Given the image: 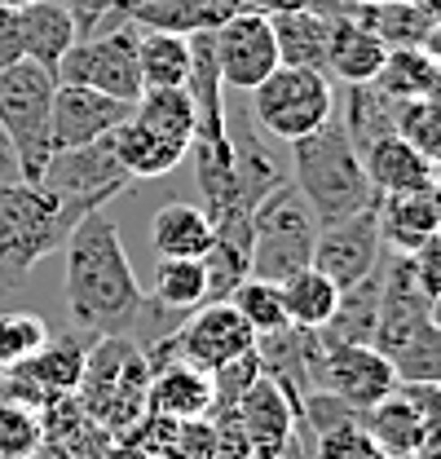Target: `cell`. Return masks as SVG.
Here are the masks:
<instances>
[{
    "mask_svg": "<svg viewBox=\"0 0 441 459\" xmlns=\"http://www.w3.org/2000/svg\"><path fill=\"white\" fill-rule=\"evenodd\" d=\"M66 309L71 327L89 336H124L142 309L146 291L133 274V261L119 243V226L107 208L89 212L66 234Z\"/></svg>",
    "mask_w": 441,
    "mask_h": 459,
    "instance_id": "1",
    "label": "cell"
},
{
    "mask_svg": "<svg viewBox=\"0 0 441 459\" xmlns=\"http://www.w3.org/2000/svg\"><path fill=\"white\" fill-rule=\"evenodd\" d=\"M291 169H296V190L309 204L318 226L353 217V212L380 204V195L367 181L358 146L349 142V133H344V124L335 115L318 133L291 142Z\"/></svg>",
    "mask_w": 441,
    "mask_h": 459,
    "instance_id": "2",
    "label": "cell"
},
{
    "mask_svg": "<svg viewBox=\"0 0 441 459\" xmlns=\"http://www.w3.org/2000/svg\"><path fill=\"white\" fill-rule=\"evenodd\" d=\"M84 217L71 212L49 186H4L0 190V274L4 283H22L31 265L66 243V234Z\"/></svg>",
    "mask_w": 441,
    "mask_h": 459,
    "instance_id": "3",
    "label": "cell"
},
{
    "mask_svg": "<svg viewBox=\"0 0 441 459\" xmlns=\"http://www.w3.org/2000/svg\"><path fill=\"white\" fill-rule=\"evenodd\" d=\"M146 389H151L146 353L128 336H98L89 349L75 402L107 433H128L133 424L146 420Z\"/></svg>",
    "mask_w": 441,
    "mask_h": 459,
    "instance_id": "4",
    "label": "cell"
},
{
    "mask_svg": "<svg viewBox=\"0 0 441 459\" xmlns=\"http://www.w3.org/2000/svg\"><path fill=\"white\" fill-rule=\"evenodd\" d=\"M54 89L57 75L49 66L31 62V57H18V62H9L0 71V128L13 142L22 181H31V186H40L45 164L54 155V146H49Z\"/></svg>",
    "mask_w": 441,
    "mask_h": 459,
    "instance_id": "5",
    "label": "cell"
},
{
    "mask_svg": "<svg viewBox=\"0 0 441 459\" xmlns=\"http://www.w3.org/2000/svg\"><path fill=\"white\" fill-rule=\"evenodd\" d=\"M314 238H318V221L309 212V204L300 199L296 186H274L256 212H252V234H247V265L256 279L282 283L296 270L314 265Z\"/></svg>",
    "mask_w": 441,
    "mask_h": 459,
    "instance_id": "6",
    "label": "cell"
},
{
    "mask_svg": "<svg viewBox=\"0 0 441 459\" xmlns=\"http://www.w3.org/2000/svg\"><path fill=\"white\" fill-rule=\"evenodd\" d=\"M331 115H335V89L327 71H305V66H274L252 89L247 107V119H256V128H265L287 146L318 133Z\"/></svg>",
    "mask_w": 441,
    "mask_h": 459,
    "instance_id": "7",
    "label": "cell"
},
{
    "mask_svg": "<svg viewBox=\"0 0 441 459\" xmlns=\"http://www.w3.org/2000/svg\"><path fill=\"white\" fill-rule=\"evenodd\" d=\"M57 84H80V89H98L119 102H137L142 98V66H137V22L119 13L115 27H98L89 36H80L62 62H57Z\"/></svg>",
    "mask_w": 441,
    "mask_h": 459,
    "instance_id": "8",
    "label": "cell"
},
{
    "mask_svg": "<svg viewBox=\"0 0 441 459\" xmlns=\"http://www.w3.org/2000/svg\"><path fill=\"white\" fill-rule=\"evenodd\" d=\"M252 349H256V332L238 318V309L229 300H203L199 309H190V318L164 344L146 349V362L177 358V362H186L203 376H217L220 367L238 362Z\"/></svg>",
    "mask_w": 441,
    "mask_h": 459,
    "instance_id": "9",
    "label": "cell"
},
{
    "mask_svg": "<svg viewBox=\"0 0 441 459\" xmlns=\"http://www.w3.org/2000/svg\"><path fill=\"white\" fill-rule=\"evenodd\" d=\"M40 186H49L71 212L89 217V212L107 208L115 195H124V190L133 186V177H128L124 164L115 160V151H110V133H107V137H98V142H89V146L54 151L49 164H45Z\"/></svg>",
    "mask_w": 441,
    "mask_h": 459,
    "instance_id": "10",
    "label": "cell"
},
{
    "mask_svg": "<svg viewBox=\"0 0 441 459\" xmlns=\"http://www.w3.org/2000/svg\"><path fill=\"white\" fill-rule=\"evenodd\" d=\"M385 261V238H380V217H376V204L353 212V217H340L318 226L314 238V270L327 274L335 287L362 283L367 274H376Z\"/></svg>",
    "mask_w": 441,
    "mask_h": 459,
    "instance_id": "11",
    "label": "cell"
},
{
    "mask_svg": "<svg viewBox=\"0 0 441 459\" xmlns=\"http://www.w3.org/2000/svg\"><path fill=\"white\" fill-rule=\"evenodd\" d=\"M212 49H217V71H220V80H225V89L252 93L278 66V45H274L270 13L234 9L217 31H212Z\"/></svg>",
    "mask_w": 441,
    "mask_h": 459,
    "instance_id": "12",
    "label": "cell"
},
{
    "mask_svg": "<svg viewBox=\"0 0 441 459\" xmlns=\"http://www.w3.org/2000/svg\"><path fill=\"white\" fill-rule=\"evenodd\" d=\"M318 385L353 411H371L397 394V371L376 344H327L323 341V371Z\"/></svg>",
    "mask_w": 441,
    "mask_h": 459,
    "instance_id": "13",
    "label": "cell"
},
{
    "mask_svg": "<svg viewBox=\"0 0 441 459\" xmlns=\"http://www.w3.org/2000/svg\"><path fill=\"white\" fill-rule=\"evenodd\" d=\"M133 111V102H119L98 89H80V84H57L54 89V115H49V146L71 151V146H89L98 137L115 133Z\"/></svg>",
    "mask_w": 441,
    "mask_h": 459,
    "instance_id": "14",
    "label": "cell"
},
{
    "mask_svg": "<svg viewBox=\"0 0 441 459\" xmlns=\"http://www.w3.org/2000/svg\"><path fill=\"white\" fill-rule=\"evenodd\" d=\"M376 217H380L385 252L411 256L433 234H441V190L437 186H419V190H402V195H380Z\"/></svg>",
    "mask_w": 441,
    "mask_h": 459,
    "instance_id": "15",
    "label": "cell"
},
{
    "mask_svg": "<svg viewBox=\"0 0 441 459\" xmlns=\"http://www.w3.org/2000/svg\"><path fill=\"white\" fill-rule=\"evenodd\" d=\"M146 415L177 420V424L212 415V376H203L177 358H155L151 389H146Z\"/></svg>",
    "mask_w": 441,
    "mask_h": 459,
    "instance_id": "16",
    "label": "cell"
},
{
    "mask_svg": "<svg viewBox=\"0 0 441 459\" xmlns=\"http://www.w3.org/2000/svg\"><path fill=\"white\" fill-rule=\"evenodd\" d=\"M40 420H45V451L54 459H115V437L84 415L75 394L49 398L40 406Z\"/></svg>",
    "mask_w": 441,
    "mask_h": 459,
    "instance_id": "17",
    "label": "cell"
},
{
    "mask_svg": "<svg viewBox=\"0 0 441 459\" xmlns=\"http://www.w3.org/2000/svg\"><path fill=\"white\" fill-rule=\"evenodd\" d=\"M98 336L89 332H62V336H49L40 353H31L27 362L9 367L18 371L27 385H36L45 398H62V394H75L80 389V376H84V362H89V349H93Z\"/></svg>",
    "mask_w": 441,
    "mask_h": 459,
    "instance_id": "18",
    "label": "cell"
},
{
    "mask_svg": "<svg viewBox=\"0 0 441 459\" xmlns=\"http://www.w3.org/2000/svg\"><path fill=\"white\" fill-rule=\"evenodd\" d=\"M234 420H238V429H243V437H247V451H252V446H270V442L291 437L296 424H300V406L261 371V376L238 394Z\"/></svg>",
    "mask_w": 441,
    "mask_h": 459,
    "instance_id": "19",
    "label": "cell"
},
{
    "mask_svg": "<svg viewBox=\"0 0 441 459\" xmlns=\"http://www.w3.org/2000/svg\"><path fill=\"white\" fill-rule=\"evenodd\" d=\"M278 45V66H305V71H327V36H331V13L318 4H300V9H282L270 13Z\"/></svg>",
    "mask_w": 441,
    "mask_h": 459,
    "instance_id": "20",
    "label": "cell"
},
{
    "mask_svg": "<svg viewBox=\"0 0 441 459\" xmlns=\"http://www.w3.org/2000/svg\"><path fill=\"white\" fill-rule=\"evenodd\" d=\"M380 300H385V261L376 274H367L362 283L340 287L335 314L327 318V327L318 332V341L327 344H371L376 323H380Z\"/></svg>",
    "mask_w": 441,
    "mask_h": 459,
    "instance_id": "21",
    "label": "cell"
},
{
    "mask_svg": "<svg viewBox=\"0 0 441 459\" xmlns=\"http://www.w3.org/2000/svg\"><path fill=\"white\" fill-rule=\"evenodd\" d=\"M362 169H367V181L376 195H402V190L433 186V164L415 146H406L397 133H388L362 151Z\"/></svg>",
    "mask_w": 441,
    "mask_h": 459,
    "instance_id": "22",
    "label": "cell"
},
{
    "mask_svg": "<svg viewBox=\"0 0 441 459\" xmlns=\"http://www.w3.org/2000/svg\"><path fill=\"white\" fill-rule=\"evenodd\" d=\"M110 151H115V160L124 164V172H128L133 181L168 177L172 169H181V160L190 155V151H181L177 142H168L160 133H151L146 124H137L133 115L110 133Z\"/></svg>",
    "mask_w": 441,
    "mask_h": 459,
    "instance_id": "23",
    "label": "cell"
},
{
    "mask_svg": "<svg viewBox=\"0 0 441 459\" xmlns=\"http://www.w3.org/2000/svg\"><path fill=\"white\" fill-rule=\"evenodd\" d=\"M18 31H22V57L40 62L57 71L62 54L80 40L71 13L57 4V0H31V4H18Z\"/></svg>",
    "mask_w": 441,
    "mask_h": 459,
    "instance_id": "24",
    "label": "cell"
},
{
    "mask_svg": "<svg viewBox=\"0 0 441 459\" xmlns=\"http://www.w3.org/2000/svg\"><path fill=\"white\" fill-rule=\"evenodd\" d=\"M151 243H155L160 256L203 261L208 247L217 243V230H212V221H208L203 208L172 199V204H164V208L155 212V221H151Z\"/></svg>",
    "mask_w": 441,
    "mask_h": 459,
    "instance_id": "25",
    "label": "cell"
},
{
    "mask_svg": "<svg viewBox=\"0 0 441 459\" xmlns=\"http://www.w3.org/2000/svg\"><path fill=\"white\" fill-rule=\"evenodd\" d=\"M234 9H238V0H151V4H133L119 13L133 18L137 27H151V31L199 36V31H217Z\"/></svg>",
    "mask_w": 441,
    "mask_h": 459,
    "instance_id": "26",
    "label": "cell"
},
{
    "mask_svg": "<svg viewBox=\"0 0 441 459\" xmlns=\"http://www.w3.org/2000/svg\"><path fill=\"white\" fill-rule=\"evenodd\" d=\"M397 107L402 102L388 98L376 80L371 84H344V115H340V124H344L349 142L358 146V155L371 142H380V137H388L397 128Z\"/></svg>",
    "mask_w": 441,
    "mask_h": 459,
    "instance_id": "27",
    "label": "cell"
},
{
    "mask_svg": "<svg viewBox=\"0 0 441 459\" xmlns=\"http://www.w3.org/2000/svg\"><path fill=\"white\" fill-rule=\"evenodd\" d=\"M349 9L367 31H376L385 40L388 49H419L424 36L437 22L424 0H411V4H349Z\"/></svg>",
    "mask_w": 441,
    "mask_h": 459,
    "instance_id": "28",
    "label": "cell"
},
{
    "mask_svg": "<svg viewBox=\"0 0 441 459\" xmlns=\"http://www.w3.org/2000/svg\"><path fill=\"white\" fill-rule=\"evenodd\" d=\"M278 291H282L287 323L291 327H305V332H323L327 318L335 314V300H340V287L331 283L327 274H318L314 265L309 270H296L291 279H282Z\"/></svg>",
    "mask_w": 441,
    "mask_h": 459,
    "instance_id": "29",
    "label": "cell"
},
{
    "mask_svg": "<svg viewBox=\"0 0 441 459\" xmlns=\"http://www.w3.org/2000/svg\"><path fill=\"white\" fill-rule=\"evenodd\" d=\"M137 66H142V89H181L190 71V40L137 27Z\"/></svg>",
    "mask_w": 441,
    "mask_h": 459,
    "instance_id": "30",
    "label": "cell"
},
{
    "mask_svg": "<svg viewBox=\"0 0 441 459\" xmlns=\"http://www.w3.org/2000/svg\"><path fill=\"white\" fill-rule=\"evenodd\" d=\"M128 115L137 124H146L151 133L177 142L181 151L195 146V102L186 89H142V98L133 102Z\"/></svg>",
    "mask_w": 441,
    "mask_h": 459,
    "instance_id": "31",
    "label": "cell"
},
{
    "mask_svg": "<svg viewBox=\"0 0 441 459\" xmlns=\"http://www.w3.org/2000/svg\"><path fill=\"white\" fill-rule=\"evenodd\" d=\"M367 433H371V442L388 459H411L415 446H419V437H424V420H419V411L402 398V389H397L393 398H385L380 406L367 411Z\"/></svg>",
    "mask_w": 441,
    "mask_h": 459,
    "instance_id": "32",
    "label": "cell"
},
{
    "mask_svg": "<svg viewBox=\"0 0 441 459\" xmlns=\"http://www.w3.org/2000/svg\"><path fill=\"white\" fill-rule=\"evenodd\" d=\"M151 300L168 309V314H190L208 300V283H203V261H177V256H160L155 279H151Z\"/></svg>",
    "mask_w": 441,
    "mask_h": 459,
    "instance_id": "33",
    "label": "cell"
},
{
    "mask_svg": "<svg viewBox=\"0 0 441 459\" xmlns=\"http://www.w3.org/2000/svg\"><path fill=\"white\" fill-rule=\"evenodd\" d=\"M229 305L238 309V318H243L256 336H274L282 327H291V323H287V309H282V291H278V283H270V279L247 274L243 283L229 291Z\"/></svg>",
    "mask_w": 441,
    "mask_h": 459,
    "instance_id": "34",
    "label": "cell"
},
{
    "mask_svg": "<svg viewBox=\"0 0 441 459\" xmlns=\"http://www.w3.org/2000/svg\"><path fill=\"white\" fill-rule=\"evenodd\" d=\"M437 66L441 62H433L424 49H388L385 66H380V75H376V84L385 89L388 98H397V102H415V98L428 93Z\"/></svg>",
    "mask_w": 441,
    "mask_h": 459,
    "instance_id": "35",
    "label": "cell"
},
{
    "mask_svg": "<svg viewBox=\"0 0 441 459\" xmlns=\"http://www.w3.org/2000/svg\"><path fill=\"white\" fill-rule=\"evenodd\" d=\"M45 451V420L31 402H0V459H36Z\"/></svg>",
    "mask_w": 441,
    "mask_h": 459,
    "instance_id": "36",
    "label": "cell"
},
{
    "mask_svg": "<svg viewBox=\"0 0 441 459\" xmlns=\"http://www.w3.org/2000/svg\"><path fill=\"white\" fill-rule=\"evenodd\" d=\"M49 336L54 332L40 314H0V371L27 362L31 353H40Z\"/></svg>",
    "mask_w": 441,
    "mask_h": 459,
    "instance_id": "37",
    "label": "cell"
},
{
    "mask_svg": "<svg viewBox=\"0 0 441 459\" xmlns=\"http://www.w3.org/2000/svg\"><path fill=\"white\" fill-rule=\"evenodd\" d=\"M406 146H415L428 164L441 160V107L415 98V102H402L397 107V128H393Z\"/></svg>",
    "mask_w": 441,
    "mask_h": 459,
    "instance_id": "38",
    "label": "cell"
},
{
    "mask_svg": "<svg viewBox=\"0 0 441 459\" xmlns=\"http://www.w3.org/2000/svg\"><path fill=\"white\" fill-rule=\"evenodd\" d=\"M252 274L247 265V247L217 238L203 256V283H208V300H229V291Z\"/></svg>",
    "mask_w": 441,
    "mask_h": 459,
    "instance_id": "39",
    "label": "cell"
},
{
    "mask_svg": "<svg viewBox=\"0 0 441 459\" xmlns=\"http://www.w3.org/2000/svg\"><path fill=\"white\" fill-rule=\"evenodd\" d=\"M318 446H323V459H388L371 442L367 424H358V415L344 420V424H335V429H327V433H318Z\"/></svg>",
    "mask_w": 441,
    "mask_h": 459,
    "instance_id": "40",
    "label": "cell"
},
{
    "mask_svg": "<svg viewBox=\"0 0 441 459\" xmlns=\"http://www.w3.org/2000/svg\"><path fill=\"white\" fill-rule=\"evenodd\" d=\"M406 270H411V279L419 287V296L433 305L441 296V234H433L424 247H415V252L406 256Z\"/></svg>",
    "mask_w": 441,
    "mask_h": 459,
    "instance_id": "41",
    "label": "cell"
},
{
    "mask_svg": "<svg viewBox=\"0 0 441 459\" xmlns=\"http://www.w3.org/2000/svg\"><path fill=\"white\" fill-rule=\"evenodd\" d=\"M57 4L71 13V22H75V31H80V36L98 31L110 13H119V0H57Z\"/></svg>",
    "mask_w": 441,
    "mask_h": 459,
    "instance_id": "42",
    "label": "cell"
},
{
    "mask_svg": "<svg viewBox=\"0 0 441 459\" xmlns=\"http://www.w3.org/2000/svg\"><path fill=\"white\" fill-rule=\"evenodd\" d=\"M402 398L411 402L424 420V429H441V380H424V385H397Z\"/></svg>",
    "mask_w": 441,
    "mask_h": 459,
    "instance_id": "43",
    "label": "cell"
},
{
    "mask_svg": "<svg viewBox=\"0 0 441 459\" xmlns=\"http://www.w3.org/2000/svg\"><path fill=\"white\" fill-rule=\"evenodd\" d=\"M22 57V31H18V9L13 4H0V71L9 62Z\"/></svg>",
    "mask_w": 441,
    "mask_h": 459,
    "instance_id": "44",
    "label": "cell"
},
{
    "mask_svg": "<svg viewBox=\"0 0 441 459\" xmlns=\"http://www.w3.org/2000/svg\"><path fill=\"white\" fill-rule=\"evenodd\" d=\"M247 459H305V451H300V442H296V433H291V437L270 442V446H252Z\"/></svg>",
    "mask_w": 441,
    "mask_h": 459,
    "instance_id": "45",
    "label": "cell"
},
{
    "mask_svg": "<svg viewBox=\"0 0 441 459\" xmlns=\"http://www.w3.org/2000/svg\"><path fill=\"white\" fill-rule=\"evenodd\" d=\"M18 181H22V169H18L13 142H9L4 128H0V190H4V186H18Z\"/></svg>",
    "mask_w": 441,
    "mask_h": 459,
    "instance_id": "46",
    "label": "cell"
},
{
    "mask_svg": "<svg viewBox=\"0 0 441 459\" xmlns=\"http://www.w3.org/2000/svg\"><path fill=\"white\" fill-rule=\"evenodd\" d=\"M314 0H238V9H256V13H282V9H300Z\"/></svg>",
    "mask_w": 441,
    "mask_h": 459,
    "instance_id": "47",
    "label": "cell"
},
{
    "mask_svg": "<svg viewBox=\"0 0 441 459\" xmlns=\"http://www.w3.org/2000/svg\"><path fill=\"white\" fill-rule=\"evenodd\" d=\"M411 459H441V429H424V437H419Z\"/></svg>",
    "mask_w": 441,
    "mask_h": 459,
    "instance_id": "48",
    "label": "cell"
},
{
    "mask_svg": "<svg viewBox=\"0 0 441 459\" xmlns=\"http://www.w3.org/2000/svg\"><path fill=\"white\" fill-rule=\"evenodd\" d=\"M424 102L441 107V66H437V75H433V84H428V93H424Z\"/></svg>",
    "mask_w": 441,
    "mask_h": 459,
    "instance_id": "49",
    "label": "cell"
},
{
    "mask_svg": "<svg viewBox=\"0 0 441 459\" xmlns=\"http://www.w3.org/2000/svg\"><path fill=\"white\" fill-rule=\"evenodd\" d=\"M349 4H411V0H349Z\"/></svg>",
    "mask_w": 441,
    "mask_h": 459,
    "instance_id": "50",
    "label": "cell"
},
{
    "mask_svg": "<svg viewBox=\"0 0 441 459\" xmlns=\"http://www.w3.org/2000/svg\"><path fill=\"white\" fill-rule=\"evenodd\" d=\"M428 314H433V323H437V327H441V296H437V300H433V305H428Z\"/></svg>",
    "mask_w": 441,
    "mask_h": 459,
    "instance_id": "51",
    "label": "cell"
},
{
    "mask_svg": "<svg viewBox=\"0 0 441 459\" xmlns=\"http://www.w3.org/2000/svg\"><path fill=\"white\" fill-rule=\"evenodd\" d=\"M433 186H437V190H441V160H437V164H433Z\"/></svg>",
    "mask_w": 441,
    "mask_h": 459,
    "instance_id": "52",
    "label": "cell"
},
{
    "mask_svg": "<svg viewBox=\"0 0 441 459\" xmlns=\"http://www.w3.org/2000/svg\"><path fill=\"white\" fill-rule=\"evenodd\" d=\"M133 4H151V0H119V9H133Z\"/></svg>",
    "mask_w": 441,
    "mask_h": 459,
    "instance_id": "53",
    "label": "cell"
},
{
    "mask_svg": "<svg viewBox=\"0 0 441 459\" xmlns=\"http://www.w3.org/2000/svg\"><path fill=\"white\" fill-rule=\"evenodd\" d=\"M0 4H13L18 9V4H31V0H0Z\"/></svg>",
    "mask_w": 441,
    "mask_h": 459,
    "instance_id": "54",
    "label": "cell"
}]
</instances>
